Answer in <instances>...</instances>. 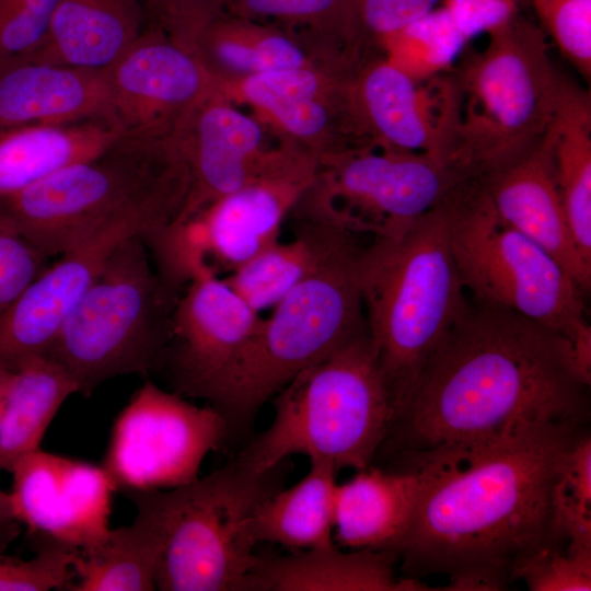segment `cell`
<instances>
[{
    "label": "cell",
    "instance_id": "obj_42",
    "mask_svg": "<svg viewBox=\"0 0 591 591\" xmlns=\"http://www.w3.org/2000/svg\"><path fill=\"white\" fill-rule=\"evenodd\" d=\"M467 40L506 23L518 12L519 0H442Z\"/></svg>",
    "mask_w": 591,
    "mask_h": 591
},
{
    "label": "cell",
    "instance_id": "obj_21",
    "mask_svg": "<svg viewBox=\"0 0 591 591\" xmlns=\"http://www.w3.org/2000/svg\"><path fill=\"white\" fill-rule=\"evenodd\" d=\"M135 235L141 234L127 227L100 232L46 266L0 317V369L14 370L27 359L47 356L107 258Z\"/></svg>",
    "mask_w": 591,
    "mask_h": 591
},
{
    "label": "cell",
    "instance_id": "obj_25",
    "mask_svg": "<svg viewBox=\"0 0 591 591\" xmlns=\"http://www.w3.org/2000/svg\"><path fill=\"white\" fill-rule=\"evenodd\" d=\"M396 555L380 549L341 552L336 544L291 555L257 557L248 591H427L417 578L395 573Z\"/></svg>",
    "mask_w": 591,
    "mask_h": 591
},
{
    "label": "cell",
    "instance_id": "obj_13",
    "mask_svg": "<svg viewBox=\"0 0 591 591\" xmlns=\"http://www.w3.org/2000/svg\"><path fill=\"white\" fill-rule=\"evenodd\" d=\"M361 58L268 71L220 91L250 107L280 142L320 164L376 149L356 101L355 72Z\"/></svg>",
    "mask_w": 591,
    "mask_h": 591
},
{
    "label": "cell",
    "instance_id": "obj_29",
    "mask_svg": "<svg viewBox=\"0 0 591 591\" xmlns=\"http://www.w3.org/2000/svg\"><path fill=\"white\" fill-rule=\"evenodd\" d=\"M310 470L298 483L277 489L256 508L252 535L291 549L327 547L334 542L336 470L322 460L310 461Z\"/></svg>",
    "mask_w": 591,
    "mask_h": 591
},
{
    "label": "cell",
    "instance_id": "obj_32",
    "mask_svg": "<svg viewBox=\"0 0 591 591\" xmlns=\"http://www.w3.org/2000/svg\"><path fill=\"white\" fill-rule=\"evenodd\" d=\"M161 548L155 531L136 515L131 524L111 529L95 545L77 549L67 591L155 590Z\"/></svg>",
    "mask_w": 591,
    "mask_h": 591
},
{
    "label": "cell",
    "instance_id": "obj_19",
    "mask_svg": "<svg viewBox=\"0 0 591 591\" xmlns=\"http://www.w3.org/2000/svg\"><path fill=\"white\" fill-rule=\"evenodd\" d=\"M171 138L190 175L187 202L174 224L242 187L264 171L281 148L258 118L241 111L220 90L200 102Z\"/></svg>",
    "mask_w": 591,
    "mask_h": 591
},
{
    "label": "cell",
    "instance_id": "obj_27",
    "mask_svg": "<svg viewBox=\"0 0 591 591\" xmlns=\"http://www.w3.org/2000/svg\"><path fill=\"white\" fill-rule=\"evenodd\" d=\"M121 134L104 119L30 125L0 134V197L99 154Z\"/></svg>",
    "mask_w": 591,
    "mask_h": 591
},
{
    "label": "cell",
    "instance_id": "obj_38",
    "mask_svg": "<svg viewBox=\"0 0 591 591\" xmlns=\"http://www.w3.org/2000/svg\"><path fill=\"white\" fill-rule=\"evenodd\" d=\"M532 591H590L591 547H547L512 573Z\"/></svg>",
    "mask_w": 591,
    "mask_h": 591
},
{
    "label": "cell",
    "instance_id": "obj_23",
    "mask_svg": "<svg viewBox=\"0 0 591 591\" xmlns=\"http://www.w3.org/2000/svg\"><path fill=\"white\" fill-rule=\"evenodd\" d=\"M447 467L439 463L419 470H382L370 465L357 471L337 486L335 544L395 554L419 503Z\"/></svg>",
    "mask_w": 591,
    "mask_h": 591
},
{
    "label": "cell",
    "instance_id": "obj_3",
    "mask_svg": "<svg viewBox=\"0 0 591 591\" xmlns=\"http://www.w3.org/2000/svg\"><path fill=\"white\" fill-rule=\"evenodd\" d=\"M189 189L187 164L171 137L121 134L99 154L1 196L0 212L50 257L109 229L127 227L146 237L171 227Z\"/></svg>",
    "mask_w": 591,
    "mask_h": 591
},
{
    "label": "cell",
    "instance_id": "obj_18",
    "mask_svg": "<svg viewBox=\"0 0 591 591\" xmlns=\"http://www.w3.org/2000/svg\"><path fill=\"white\" fill-rule=\"evenodd\" d=\"M10 473L15 515L38 542L83 549L111 530L115 487L102 465L38 449L20 459Z\"/></svg>",
    "mask_w": 591,
    "mask_h": 591
},
{
    "label": "cell",
    "instance_id": "obj_22",
    "mask_svg": "<svg viewBox=\"0 0 591 591\" xmlns=\"http://www.w3.org/2000/svg\"><path fill=\"white\" fill-rule=\"evenodd\" d=\"M480 179L499 218L551 254L587 293L591 266L567 223L547 131L524 157Z\"/></svg>",
    "mask_w": 591,
    "mask_h": 591
},
{
    "label": "cell",
    "instance_id": "obj_24",
    "mask_svg": "<svg viewBox=\"0 0 591 591\" xmlns=\"http://www.w3.org/2000/svg\"><path fill=\"white\" fill-rule=\"evenodd\" d=\"M94 119L113 123L104 69L28 58L0 63V134L30 125Z\"/></svg>",
    "mask_w": 591,
    "mask_h": 591
},
{
    "label": "cell",
    "instance_id": "obj_16",
    "mask_svg": "<svg viewBox=\"0 0 591 591\" xmlns=\"http://www.w3.org/2000/svg\"><path fill=\"white\" fill-rule=\"evenodd\" d=\"M355 94L376 149L432 153L453 161L462 105L453 69L415 79L372 51L356 68Z\"/></svg>",
    "mask_w": 591,
    "mask_h": 591
},
{
    "label": "cell",
    "instance_id": "obj_8",
    "mask_svg": "<svg viewBox=\"0 0 591 591\" xmlns=\"http://www.w3.org/2000/svg\"><path fill=\"white\" fill-rule=\"evenodd\" d=\"M487 35L484 49L453 69L462 97L453 161L478 178L518 161L542 140L560 76L547 36L519 12Z\"/></svg>",
    "mask_w": 591,
    "mask_h": 591
},
{
    "label": "cell",
    "instance_id": "obj_1",
    "mask_svg": "<svg viewBox=\"0 0 591 591\" xmlns=\"http://www.w3.org/2000/svg\"><path fill=\"white\" fill-rule=\"evenodd\" d=\"M590 383L566 336L473 301L428 360L383 445L397 455L395 470L457 465L526 422H588Z\"/></svg>",
    "mask_w": 591,
    "mask_h": 591
},
{
    "label": "cell",
    "instance_id": "obj_45",
    "mask_svg": "<svg viewBox=\"0 0 591 591\" xmlns=\"http://www.w3.org/2000/svg\"><path fill=\"white\" fill-rule=\"evenodd\" d=\"M12 370L0 369V416L3 409L8 383L10 380Z\"/></svg>",
    "mask_w": 591,
    "mask_h": 591
},
{
    "label": "cell",
    "instance_id": "obj_33",
    "mask_svg": "<svg viewBox=\"0 0 591 591\" xmlns=\"http://www.w3.org/2000/svg\"><path fill=\"white\" fill-rule=\"evenodd\" d=\"M228 13L293 33L321 50L359 56L355 0H216Z\"/></svg>",
    "mask_w": 591,
    "mask_h": 591
},
{
    "label": "cell",
    "instance_id": "obj_15",
    "mask_svg": "<svg viewBox=\"0 0 591 591\" xmlns=\"http://www.w3.org/2000/svg\"><path fill=\"white\" fill-rule=\"evenodd\" d=\"M104 72L112 120L123 134L169 138L220 90L195 56L154 24Z\"/></svg>",
    "mask_w": 591,
    "mask_h": 591
},
{
    "label": "cell",
    "instance_id": "obj_12",
    "mask_svg": "<svg viewBox=\"0 0 591 591\" xmlns=\"http://www.w3.org/2000/svg\"><path fill=\"white\" fill-rule=\"evenodd\" d=\"M258 175L189 219L153 235L150 246L163 274L183 286L207 268L235 270L279 240L282 222L314 178L317 162L283 144Z\"/></svg>",
    "mask_w": 591,
    "mask_h": 591
},
{
    "label": "cell",
    "instance_id": "obj_20",
    "mask_svg": "<svg viewBox=\"0 0 591 591\" xmlns=\"http://www.w3.org/2000/svg\"><path fill=\"white\" fill-rule=\"evenodd\" d=\"M161 28L195 56L219 88L268 71L349 58L326 54L288 31L232 15L216 0L185 10Z\"/></svg>",
    "mask_w": 591,
    "mask_h": 591
},
{
    "label": "cell",
    "instance_id": "obj_26",
    "mask_svg": "<svg viewBox=\"0 0 591 591\" xmlns=\"http://www.w3.org/2000/svg\"><path fill=\"white\" fill-rule=\"evenodd\" d=\"M148 24L141 0H59L44 40L25 58L105 69Z\"/></svg>",
    "mask_w": 591,
    "mask_h": 591
},
{
    "label": "cell",
    "instance_id": "obj_4",
    "mask_svg": "<svg viewBox=\"0 0 591 591\" xmlns=\"http://www.w3.org/2000/svg\"><path fill=\"white\" fill-rule=\"evenodd\" d=\"M448 199L401 234L374 237L360 257L368 336L395 417L470 303L451 247Z\"/></svg>",
    "mask_w": 591,
    "mask_h": 591
},
{
    "label": "cell",
    "instance_id": "obj_34",
    "mask_svg": "<svg viewBox=\"0 0 591 591\" xmlns=\"http://www.w3.org/2000/svg\"><path fill=\"white\" fill-rule=\"evenodd\" d=\"M467 42L439 5L384 37L378 50L412 78L427 79L451 71Z\"/></svg>",
    "mask_w": 591,
    "mask_h": 591
},
{
    "label": "cell",
    "instance_id": "obj_28",
    "mask_svg": "<svg viewBox=\"0 0 591 591\" xmlns=\"http://www.w3.org/2000/svg\"><path fill=\"white\" fill-rule=\"evenodd\" d=\"M547 134L567 223L591 266V95L563 76Z\"/></svg>",
    "mask_w": 591,
    "mask_h": 591
},
{
    "label": "cell",
    "instance_id": "obj_43",
    "mask_svg": "<svg viewBox=\"0 0 591 591\" xmlns=\"http://www.w3.org/2000/svg\"><path fill=\"white\" fill-rule=\"evenodd\" d=\"M149 24L163 25L182 11L204 0H141Z\"/></svg>",
    "mask_w": 591,
    "mask_h": 591
},
{
    "label": "cell",
    "instance_id": "obj_17",
    "mask_svg": "<svg viewBox=\"0 0 591 591\" xmlns=\"http://www.w3.org/2000/svg\"><path fill=\"white\" fill-rule=\"evenodd\" d=\"M260 321L223 278L194 273L174 305L161 366L174 392L208 401Z\"/></svg>",
    "mask_w": 591,
    "mask_h": 591
},
{
    "label": "cell",
    "instance_id": "obj_6",
    "mask_svg": "<svg viewBox=\"0 0 591 591\" xmlns=\"http://www.w3.org/2000/svg\"><path fill=\"white\" fill-rule=\"evenodd\" d=\"M363 245L347 236L264 318L209 404L231 430L305 368L368 333L359 281Z\"/></svg>",
    "mask_w": 591,
    "mask_h": 591
},
{
    "label": "cell",
    "instance_id": "obj_40",
    "mask_svg": "<svg viewBox=\"0 0 591 591\" xmlns=\"http://www.w3.org/2000/svg\"><path fill=\"white\" fill-rule=\"evenodd\" d=\"M442 0H355V40L362 51L378 50L387 35L427 14Z\"/></svg>",
    "mask_w": 591,
    "mask_h": 591
},
{
    "label": "cell",
    "instance_id": "obj_10",
    "mask_svg": "<svg viewBox=\"0 0 591 591\" xmlns=\"http://www.w3.org/2000/svg\"><path fill=\"white\" fill-rule=\"evenodd\" d=\"M178 297L143 236H131L107 258L47 356L84 396L116 376L161 369Z\"/></svg>",
    "mask_w": 591,
    "mask_h": 591
},
{
    "label": "cell",
    "instance_id": "obj_41",
    "mask_svg": "<svg viewBox=\"0 0 591 591\" xmlns=\"http://www.w3.org/2000/svg\"><path fill=\"white\" fill-rule=\"evenodd\" d=\"M47 258L22 237L0 258V317L47 266Z\"/></svg>",
    "mask_w": 591,
    "mask_h": 591
},
{
    "label": "cell",
    "instance_id": "obj_39",
    "mask_svg": "<svg viewBox=\"0 0 591 591\" xmlns=\"http://www.w3.org/2000/svg\"><path fill=\"white\" fill-rule=\"evenodd\" d=\"M59 0H0V63L30 56L44 40Z\"/></svg>",
    "mask_w": 591,
    "mask_h": 591
},
{
    "label": "cell",
    "instance_id": "obj_30",
    "mask_svg": "<svg viewBox=\"0 0 591 591\" xmlns=\"http://www.w3.org/2000/svg\"><path fill=\"white\" fill-rule=\"evenodd\" d=\"M79 393L68 372L48 356L12 370L0 416V470L11 472L40 442L65 401Z\"/></svg>",
    "mask_w": 591,
    "mask_h": 591
},
{
    "label": "cell",
    "instance_id": "obj_9",
    "mask_svg": "<svg viewBox=\"0 0 591 591\" xmlns=\"http://www.w3.org/2000/svg\"><path fill=\"white\" fill-rule=\"evenodd\" d=\"M447 205L453 256L473 301L559 332L591 375L587 293L551 254L499 218L480 178H466Z\"/></svg>",
    "mask_w": 591,
    "mask_h": 591
},
{
    "label": "cell",
    "instance_id": "obj_5",
    "mask_svg": "<svg viewBox=\"0 0 591 591\" xmlns=\"http://www.w3.org/2000/svg\"><path fill=\"white\" fill-rule=\"evenodd\" d=\"M274 418L236 457L255 473L305 455L336 470H363L395 417L368 333L305 368L274 397Z\"/></svg>",
    "mask_w": 591,
    "mask_h": 591
},
{
    "label": "cell",
    "instance_id": "obj_31",
    "mask_svg": "<svg viewBox=\"0 0 591 591\" xmlns=\"http://www.w3.org/2000/svg\"><path fill=\"white\" fill-rule=\"evenodd\" d=\"M296 221L291 241H276L223 277L257 313L273 309L351 234L322 223Z\"/></svg>",
    "mask_w": 591,
    "mask_h": 591
},
{
    "label": "cell",
    "instance_id": "obj_7",
    "mask_svg": "<svg viewBox=\"0 0 591 591\" xmlns=\"http://www.w3.org/2000/svg\"><path fill=\"white\" fill-rule=\"evenodd\" d=\"M277 470L255 473L235 459L183 486L126 495L162 544L155 590L248 591L252 519L278 489Z\"/></svg>",
    "mask_w": 591,
    "mask_h": 591
},
{
    "label": "cell",
    "instance_id": "obj_2",
    "mask_svg": "<svg viewBox=\"0 0 591 591\" xmlns=\"http://www.w3.org/2000/svg\"><path fill=\"white\" fill-rule=\"evenodd\" d=\"M581 421L523 424L447 467L428 489L395 554L407 577L449 575L443 590H503L547 547H567L552 493Z\"/></svg>",
    "mask_w": 591,
    "mask_h": 591
},
{
    "label": "cell",
    "instance_id": "obj_37",
    "mask_svg": "<svg viewBox=\"0 0 591 591\" xmlns=\"http://www.w3.org/2000/svg\"><path fill=\"white\" fill-rule=\"evenodd\" d=\"M37 545L36 555L27 560L0 552V591H67L77 549L48 541Z\"/></svg>",
    "mask_w": 591,
    "mask_h": 591
},
{
    "label": "cell",
    "instance_id": "obj_11",
    "mask_svg": "<svg viewBox=\"0 0 591 591\" xmlns=\"http://www.w3.org/2000/svg\"><path fill=\"white\" fill-rule=\"evenodd\" d=\"M471 176L432 153L364 150L317 164L290 216L355 235L393 237Z\"/></svg>",
    "mask_w": 591,
    "mask_h": 591
},
{
    "label": "cell",
    "instance_id": "obj_35",
    "mask_svg": "<svg viewBox=\"0 0 591 591\" xmlns=\"http://www.w3.org/2000/svg\"><path fill=\"white\" fill-rule=\"evenodd\" d=\"M554 525L569 546L591 547V437L583 433L568 451L552 493Z\"/></svg>",
    "mask_w": 591,
    "mask_h": 591
},
{
    "label": "cell",
    "instance_id": "obj_14",
    "mask_svg": "<svg viewBox=\"0 0 591 591\" xmlns=\"http://www.w3.org/2000/svg\"><path fill=\"white\" fill-rule=\"evenodd\" d=\"M229 433L210 404L197 406L146 381L117 415L102 466L125 495L175 488L198 478Z\"/></svg>",
    "mask_w": 591,
    "mask_h": 591
},
{
    "label": "cell",
    "instance_id": "obj_36",
    "mask_svg": "<svg viewBox=\"0 0 591 591\" xmlns=\"http://www.w3.org/2000/svg\"><path fill=\"white\" fill-rule=\"evenodd\" d=\"M538 26L590 83L591 0H531Z\"/></svg>",
    "mask_w": 591,
    "mask_h": 591
},
{
    "label": "cell",
    "instance_id": "obj_44",
    "mask_svg": "<svg viewBox=\"0 0 591 591\" xmlns=\"http://www.w3.org/2000/svg\"><path fill=\"white\" fill-rule=\"evenodd\" d=\"M10 493L0 489V552L16 537L20 531Z\"/></svg>",
    "mask_w": 591,
    "mask_h": 591
}]
</instances>
